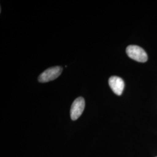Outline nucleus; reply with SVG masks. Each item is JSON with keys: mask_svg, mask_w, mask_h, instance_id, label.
Returning a JSON list of instances; mask_svg holds the SVG:
<instances>
[{"mask_svg": "<svg viewBox=\"0 0 157 157\" xmlns=\"http://www.w3.org/2000/svg\"><path fill=\"white\" fill-rule=\"evenodd\" d=\"M109 85L113 92L117 95H121L124 91V83L120 77L113 76L109 78Z\"/></svg>", "mask_w": 157, "mask_h": 157, "instance_id": "nucleus-4", "label": "nucleus"}, {"mask_svg": "<svg viewBox=\"0 0 157 157\" xmlns=\"http://www.w3.org/2000/svg\"><path fill=\"white\" fill-rule=\"evenodd\" d=\"M85 107V101L83 97L76 98L71 108V117L73 121L77 120L82 114Z\"/></svg>", "mask_w": 157, "mask_h": 157, "instance_id": "nucleus-3", "label": "nucleus"}, {"mask_svg": "<svg viewBox=\"0 0 157 157\" xmlns=\"http://www.w3.org/2000/svg\"><path fill=\"white\" fill-rule=\"evenodd\" d=\"M62 72V67H54L47 69L41 73L38 80L41 83H46L58 78Z\"/></svg>", "mask_w": 157, "mask_h": 157, "instance_id": "nucleus-2", "label": "nucleus"}, {"mask_svg": "<svg viewBox=\"0 0 157 157\" xmlns=\"http://www.w3.org/2000/svg\"></svg>", "mask_w": 157, "mask_h": 157, "instance_id": "nucleus-5", "label": "nucleus"}, {"mask_svg": "<svg viewBox=\"0 0 157 157\" xmlns=\"http://www.w3.org/2000/svg\"><path fill=\"white\" fill-rule=\"evenodd\" d=\"M126 54L132 59L140 62H145L148 59L146 51L137 45H129L126 48Z\"/></svg>", "mask_w": 157, "mask_h": 157, "instance_id": "nucleus-1", "label": "nucleus"}]
</instances>
